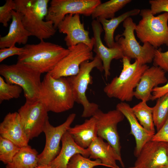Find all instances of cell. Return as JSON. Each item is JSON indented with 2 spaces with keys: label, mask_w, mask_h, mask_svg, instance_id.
Segmentation results:
<instances>
[{
  "label": "cell",
  "mask_w": 168,
  "mask_h": 168,
  "mask_svg": "<svg viewBox=\"0 0 168 168\" xmlns=\"http://www.w3.org/2000/svg\"><path fill=\"white\" fill-rule=\"evenodd\" d=\"M68 132L78 146L87 148L98 136L96 119L92 116L81 124L70 127Z\"/></svg>",
  "instance_id": "cell-23"
},
{
  "label": "cell",
  "mask_w": 168,
  "mask_h": 168,
  "mask_svg": "<svg viewBox=\"0 0 168 168\" xmlns=\"http://www.w3.org/2000/svg\"><path fill=\"white\" fill-rule=\"evenodd\" d=\"M131 0H110L101 2L94 9L91 15L92 19L104 18L106 19L114 17L116 12L132 2Z\"/></svg>",
  "instance_id": "cell-26"
},
{
  "label": "cell",
  "mask_w": 168,
  "mask_h": 168,
  "mask_svg": "<svg viewBox=\"0 0 168 168\" xmlns=\"http://www.w3.org/2000/svg\"><path fill=\"white\" fill-rule=\"evenodd\" d=\"M132 109L141 125L148 131L155 133L152 107L148 106L147 102L141 101Z\"/></svg>",
  "instance_id": "cell-27"
},
{
  "label": "cell",
  "mask_w": 168,
  "mask_h": 168,
  "mask_svg": "<svg viewBox=\"0 0 168 168\" xmlns=\"http://www.w3.org/2000/svg\"><path fill=\"white\" fill-rule=\"evenodd\" d=\"M128 168H136L134 166L133 167H130Z\"/></svg>",
  "instance_id": "cell-41"
},
{
  "label": "cell",
  "mask_w": 168,
  "mask_h": 168,
  "mask_svg": "<svg viewBox=\"0 0 168 168\" xmlns=\"http://www.w3.org/2000/svg\"><path fill=\"white\" fill-rule=\"evenodd\" d=\"M96 121L97 136L107 141L121 156L119 137L117 131V125L125 117L116 109L103 112L99 109L93 116Z\"/></svg>",
  "instance_id": "cell-13"
},
{
  "label": "cell",
  "mask_w": 168,
  "mask_h": 168,
  "mask_svg": "<svg viewBox=\"0 0 168 168\" xmlns=\"http://www.w3.org/2000/svg\"><path fill=\"white\" fill-rule=\"evenodd\" d=\"M98 166H104L100 159L91 160L90 158L77 153L70 159L67 168H93Z\"/></svg>",
  "instance_id": "cell-31"
},
{
  "label": "cell",
  "mask_w": 168,
  "mask_h": 168,
  "mask_svg": "<svg viewBox=\"0 0 168 168\" xmlns=\"http://www.w3.org/2000/svg\"><path fill=\"white\" fill-rule=\"evenodd\" d=\"M130 61L125 57L123 58V68L120 75L114 77L104 87V91L108 97L115 98L123 102L132 100L134 90L143 73L149 66L142 64L137 60L133 63Z\"/></svg>",
  "instance_id": "cell-3"
},
{
  "label": "cell",
  "mask_w": 168,
  "mask_h": 168,
  "mask_svg": "<svg viewBox=\"0 0 168 168\" xmlns=\"http://www.w3.org/2000/svg\"><path fill=\"white\" fill-rule=\"evenodd\" d=\"M116 109L123 114L130 124V133L133 136L136 141L134 155L137 157L144 145L151 140L155 133L147 130L141 125L128 104L121 102L117 105Z\"/></svg>",
  "instance_id": "cell-20"
},
{
  "label": "cell",
  "mask_w": 168,
  "mask_h": 168,
  "mask_svg": "<svg viewBox=\"0 0 168 168\" xmlns=\"http://www.w3.org/2000/svg\"><path fill=\"white\" fill-rule=\"evenodd\" d=\"M90 159H99L104 166L111 168H121L117 164L118 161L122 167L124 168L121 156L119 155L113 147L107 142L97 136L87 148Z\"/></svg>",
  "instance_id": "cell-19"
},
{
  "label": "cell",
  "mask_w": 168,
  "mask_h": 168,
  "mask_svg": "<svg viewBox=\"0 0 168 168\" xmlns=\"http://www.w3.org/2000/svg\"><path fill=\"white\" fill-rule=\"evenodd\" d=\"M20 148L11 141L0 136V160L4 164L11 162Z\"/></svg>",
  "instance_id": "cell-29"
},
{
  "label": "cell",
  "mask_w": 168,
  "mask_h": 168,
  "mask_svg": "<svg viewBox=\"0 0 168 168\" xmlns=\"http://www.w3.org/2000/svg\"><path fill=\"white\" fill-rule=\"evenodd\" d=\"M21 121L28 139L38 137L43 132L48 112L39 100L26 101L18 111Z\"/></svg>",
  "instance_id": "cell-10"
},
{
  "label": "cell",
  "mask_w": 168,
  "mask_h": 168,
  "mask_svg": "<svg viewBox=\"0 0 168 168\" xmlns=\"http://www.w3.org/2000/svg\"><path fill=\"white\" fill-rule=\"evenodd\" d=\"M149 3L153 15L162 12L168 13V0H150Z\"/></svg>",
  "instance_id": "cell-34"
},
{
  "label": "cell",
  "mask_w": 168,
  "mask_h": 168,
  "mask_svg": "<svg viewBox=\"0 0 168 168\" xmlns=\"http://www.w3.org/2000/svg\"><path fill=\"white\" fill-rule=\"evenodd\" d=\"M36 168H51L49 165H38Z\"/></svg>",
  "instance_id": "cell-38"
},
{
  "label": "cell",
  "mask_w": 168,
  "mask_h": 168,
  "mask_svg": "<svg viewBox=\"0 0 168 168\" xmlns=\"http://www.w3.org/2000/svg\"><path fill=\"white\" fill-rule=\"evenodd\" d=\"M23 91L20 86L8 83L0 77V103L4 101L19 98Z\"/></svg>",
  "instance_id": "cell-30"
},
{
  "label": "cell",
  "mask_w": 168,
  "mask_h": 168,
  "mask_svg": "<svg viewBox=\"0 0 168 168\" xmlns=\"http://www.w3.org/2000/svg\"><path fill=\"white\" fill-rule=\"evenodd\" d=\"M76 116L75 113L70 114L63 123L56 127L51 124L49 119H47L43 131L45 136V145L43 151L38 155V165H49L58 156L61 149L62 138L71 127Z\"/></svg>",
  "instance_id": "cell-11"
},
{
  "label": "cell",
  "mask_w": 168,
  "mask_h": 168,
  "mask_svg": "<svg viewBox=\"0 0 168 168\" xmlns=\"http://www.w3.org/2000/svg\"><path fill=\"white\" fill-rule=\"evenodd\" d=\"M101 3L100 0H52L45 19L51 21L56 29L67 15L79 14L90 16L95 8Z\"/></svg>",
  "instance_id": "cell-9"
},
{
  "label": "cell",
  "mask_w": 168,
  "mask_h": 168,
  "mask_svg": "<svg viewBox=\"0 0 168 168\" xmlns=\"http://www.w3.org/2000/svg\"><path fill=\"white\" fill-rule=\"evenodd\" d=\"M137 157L134 165L136 168L168 166L167 143L151 140L144 145Z\"/></svg>",
  "instance_id": "cell-15"
},
{
  "label": "cell",
  "mask_w": 168,
  "mask_h": 168,
  "mask_svg": "<svg viewBox=\"0 0 168 168\" xmlns=\"http://www.w3.org/2000/svg\"><path fill=\"white\" fill-rule=\"evenodd\" d=\"M140 11L139 9L134 8L109 20L101 18L96 19L103 26V29L105 31L104 40L107 47L111 48L116 44V42L114 40V34L119 25L127 18L139 14Z\"/></svg>",
  "instance_id": "cell-24"
},
{
  "label": "cell",
  "mask_w": 168,
  "mask_h": 168,
  "mask_svg": "<svg viewBox=\"0 0 168 168\" xmlns=\"http://www.w3.org/2000/svg\"><path fill=\"white\" fill-rule=\"evenodd\" d=\"M168 93V80L163 86L154 88L152 90L151 100H154L157 99Z\"/></svg>",
  "instance_id": "cell-37"
},
{
  "label": "cell",
  "mask_w": 168,
  "mask_h": 168,
  "mask_svg": "<svg viewBox=\"0 0 168 168\" xmlns=\"http://www.w3.org/2000/svg\"><path fill=\"white\" fill-rule=\"evenodd\" d=\"M36 44H26L17 62L24 64L41 73L51 71L69 52V49L54 43L40 40Z\"/></svg>",
  "instance_id": "cell-2"
},
{
  "label": "cell",
  "mask_w": 168,
  "mask_h": 168,
  "mask_svg": "<svg viewBox=\"0 0 168 168\" xmlns=\"http://www.w3.org/2000/svg\"><path fill=\"white\" fill-rule=\"evenodd\" d=\"M91 25L94 39L93 50L102 61L105 76L107 79L110 74V70L112 61L114 59H122L124 56V53L120 46L116 42L115 45L111 48L104 44L101 37L103 29L98 20H93Z\"/></svg>",
  "instance_id": "cell-16"
},
{
  "label": "cell",
  "mask_w": 168,
  "mask_h": 168,
  "mask_svg": "<svg viewBox=\"0 0 168 168\" xmlns=\"http://www.w3.org/2000/svg\"><path fill=\"white\" fill-rule=\"evenodd\" d=\"M12 21L7 34L0 37V48H7L19 44H26L28 38L31 36L25 28L22 21L21 16L18 12H12Z\"/></svg>",
  "instance_id": "cell-21"
},
{
  "label": "cell",
  "mask_w": 168,
  "mask_h": 168,
  "mask_svg": "<svg viewBox=\"0 0 168 168\" xmlns=\"http://www.w3.org/2000/svg\"><path fill=\"white\" fill-rule=\"evenodd\" d=\"M41 74L32 68L18 62L12 65H0V74L4 77L7 82L22 88L27 101L38 100L41 83Z\"/></svg>",
  "instance_id": "cell-7"
},
{
  "label": "cell",
  "mask_w": 168,
  "mask_h": 168,
  "mask_svg": "<svg viewBox=\"0 0 168 168\" xmlns=\"http://www.w3.org/2000/svg\"><path fill=\"white\" fill-rule=\"evenodd\" d=\"M166 72L159 67L154 65L147 69L135 89L134 97L147 102L151 100L152 90L168 81Z\"/></svg>",
  "instance_id": "cell-17"
},
{
  "label": "cell",
  "mask_w": 168,
  "mask_h": 168,
  "mask_svg": "<svg viewBox=\"0 0 168 168\" xmlns=\"http://www.w3.org/2000/svg\"><path fill=\"white\" fill-rule=\"evenodd\" d=\"M38 155L36 150L29 145L22 147L6 168H36L38 165Z\"/></svg>",
  "instance_id": "cell-25"
},
{
  "label": "cell",
  "mask_w": 168,
  "mask_h": 168,
  "mask_svg": "<svg viewBox=\"0 0 168 168\" xmlns=\"http://www.w3.org/2000/svg\"><path fill=\"white\" fill-rule=\"evenodd\" d=\"M139 14L141 19L135 31L140 41L149 43L156 49L163 45L168 46V13L155 16L150 9L145 8Z\"/></svg>",
  "instance_id": "cell-6"
},
{
  "label": "cell",
  "mask_w": 168,
  "mask_h": 168,
  "mask_svg": "<svg viewBox=\"0 0 168 168\" xmlns=\"http://www.w3.org/2000/svg\"><path fill=\"white\" fill-rule=\"evenodd\" d=\"M151 140L168 143V118L161 128L154 135Z\"/></svg>",
  "instance_id": "cell-36"
},
{
  "label": "cell",
  "mask_w": 168,
  "mask_h": 168,
  "mask_svg": "<svg viewBox=\"0 0 168 168\" xmlns=\"http://www.w3.org/2000/svg\"><path fill=\"white\" fill-rule=\"evenodd\" d=\"M0 135L20 148L28 145L29 140L18 112L9 113L5 116L0 124Z\"/></svg>",
  "instance_id": "cell-18"
},
{
  "label": "cell",
  "mask_w": 168,
  "mask_h": 168,
  "mask_svg": "<svg viewBox=\"0 0 168 168\" xmlns=\"http://www.w3.org/2000/svg\"><path fill=\"white\" fill-rule=\"evenodd\" d=\"M61 141L62 146L59 154L49 165L51 168H67L70 159L77 153L87 158L89 157L87 148H83L78 146L68 131L63 135Z\"/></svg>",
  "instance_id": "cell-22"
},
{
  "label": "cell",
  "mask_w": 168,
  "mask_h": 168,
  "mask_svg": "<svg viewBox=\"0 0 168 168\" xmlns=\"http://www.w3.org/2000/svg\"><path fill=\"white\" fill-rule=\"evenodd\" d=\"M23 47L19 48L15 46L12 47L0 49V62H2L7 58L14 55H21L24 52Z\"/></svg>",
  "instance_id": "cell-35"
},
{
  "label": "cell",
  "mask_w": 168,
  "mask_h": 168,
  "mask_svg": "<svg viewBox=\"0 0 168 168\" xmlns=\"http://www.w3.org/2000/svg\"><path fill=\"white\" fill-rule=\"evenodd\" d=\"M57 29L60 33L66 34L64 40L68 47L83 43L91 50L93 49L94 39L89 37V31L85 29L84 23L81 21L80 14L67 15Z\"/></svg>",
  "instance_id": "cell-14"
},
{
  "label": "cell",
  "mask_w": 168,
  "mask_h": 168,
  "mask_svg": "<svg viewBox=\"0 0 168 168\" xmlns=\"http://www.w3.org/2000/svg\"><path fill=\"white\" fill-rule=\"evenodd\" d=\"M167 150L168 156V143H167Z\"/></svg>",
  "instance_id": "cell-40"
},
{
  "label": "cell",
  "mask_w": 168,
  "mask_h": 168,
  "mask_svg": "<svg viewBox=\"0 0 168 168\" xmlns=\"http://www.w3.org/2000/svg\"><path fill=\"white\" fill-rule=\"evenodd\" d=\"M68 48L69 50L68 54L48 73L54 78L76 75L79 72L82 63L92 60L94 58L92 50L85 44H79Z\"/></svg>",
  "instance_id": "cell-12"
},
{
  "label": "cell",
  "mask_w": 168,
  "mask_h": 168,
  "mask_svg": "<svg viewBox=\"0 0 168 168\" xmlns=\"http://www.w3.org/2000/svg\"><path fill=\"white\" fill-rule=\"evenodd\" d=\"M38 100L48 112L56 113L72 109L75 102L67 78H54L48 73L41 81Z\"/></svg>",
  "instance_id": "cell-4"
},
{
  "label": "cell",
  "mask_w": 168,
  "mask_h": 168,
  "mask_svg": "<svg viewBox=\"0 0 168 168\" xmlns=\"http://www.w3.org/2000/svg\"><path fill=\"white\" fill-rule=\"evenodd\" d=\"M153 62V65L159 67L168 72V50L162 52L161 48L155 49Z\"/></svg>",
  "instance_id": "cell-33"
},
{
  "label": "cell",
  "mask_w": 168,
  "mask_h": 168,
  "mask_svg": "<svg viewBox=\"0 0 168 168\" xmlns=\"http://www.w3.org/2000/svg\"><path fill=\"white\" fill-rule=\"evenodd\" d=\"M95 68L101 72L104 71L102 61L96 55L91 61H86L81 64L77 74L67 77L75 102L81 105L83 107L81 116L83 118L93 116L99 109V105L96 103L90 102L86 95L88 85L92 82L90 73Z\"/></svg>",
  "instance_id": "cell-5"
},
{
  "label": "cell",
  "mask_w": 168,
  "mask_h": 168,
  "mask_svg": "<svg viewBox=\"0 0 168 168\" xmlns=\"http://www.w3.org/2000/svg\"><path fill=\"white\" fill-rule=\"evenodd\" d=\"M155 168H168V166H161L157 167Z\"/></svg>",
  "instance_id": "cell-39"
},
{
  "label": "cell",
  "mask_w": 168,
  "mask_h": 168,
  "mask_svg": "<svg viewBox=\"0 0 168 168\" xmlns=\"http://www.w3.org/2000/svg\"><path fill=\"white\" fill-rule=\"evenodd\" d=\"M15 8V3L13 0H6L5 4L0 7V22L3 26H8V22L12 19V12Z\"/></svg>",
  "instance_id": "cell-32"
},
{
  "label": "cell",
  "mask_w": 168,
  "mask_h": 168,
  "mask_svg": "<svg viewBox=\"0 0 168 168\" xmlns=\"http://www.w3.org/2000/svg\"><path fill=\"white\" fill-rule=\"evenodd\" d=\"M136 25L131 17L126 19L123 22L124 30L121 34L115 37V42L121 48L124 56L130 60L134 59L142 64L151 63L156 49L148 43L140 45L134 34Z\"/></svg>",
  "instance_id": "cell-8"
},
{
  "label": "cell",
  "mask_w": 168,
  "mask_h": 168,
  "mask_svg": "<svg viewBox=\"0 0 168 168\" xmlns=\"http://www.w3.org/2000/svg\"><path fill=\"white\" fill-rule=\"evenodd\" d=\"M152 114L154 124L157 131L168 118V93L157 99L152 107Z\"/></svg>",
  "instance_id": "cell-28"
},
{
  "label": "cell",
  "mask_w": 168,
  "mask_h": 168,
  "mask_svg": "<svg viewBox=\"0 0 168 168\" xmlns=\"http://www.w3.org/2000/svg\"><path fill=\"white\" fill-rule=\"evenodd\" d=\"M15 11L19 12L25 28L40 40L49 39L56 30L50 21H44L49 0H14Z\"/></svg>",
  "instance_id": "cell-1"
}]
</instances>
